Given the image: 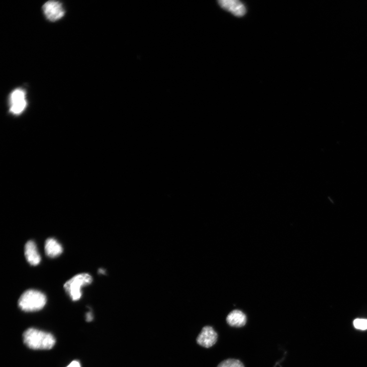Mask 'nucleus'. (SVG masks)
<instances>
[{
	"label": "nucleus",
	"instance_id": "obj_4",
	"mask_svg": "<svg viewBox=\"0 0 367 367\" xmlns=\"http://www.w3.org/2000/svg\"><path fill=\"white\" fill-rule=\"evenodd\" d=\"M10 111L14 114H19L24 110L27 105L26 93L21 88L15 89L10 96Z\"/></svg>",
	"mask_w": 367,
	"mask_h": 367
},
{
	"label": "nucleus",
	"instance_id": "obj_2",
	"mask_svg": "<svg viewBox=\"0 0 367 367\" xmlns=\"http://www.w3.org/2000/svg\"><path fill=\"white\" fill-rule=\"evenodd\" d=\"M47 303V297L41 292L29 289L23 293L18 301L19 308L26 312H33L42 309Z\"/></svg>",
	"mask_w": 367,
	"mask_h": 367
},
{
	"label": "nucleus",
	"instance_id": "obj_1",
	"mask_svg": "<svg viewBox=\"0 0 367 367\" xmlns=\"http://www.w3.org/2000/svg\"><path fill=\"white\" fill-rule=\"evenodd\" d=\"M23 340L27 347L34 350H51L56 343L52 334L34 328L29 329L24 332Z\"/></svg>",
	"mask_w": 367,
	"mask_h": 367
},
{
	"label": "nucleus",
	"instance_id": "obj_9",
	"mask_svg": "<svg viewBox=\"0 0 367 367\" xmlns=\"http://www.w3.org/2000/svg\"><path fill=\"white\" fill-rule=\"evenodd\" d=\"M227 324L234 328H242L247 323L246 315L241 311L235 310L229 313L226 319Z\"/></svg>",
	"mask_w": 367,
	"mask_h": 367
},
{
	"label": "nucleus",
	"instance_id": "obj_8",
	"mask_svg": "<svg viewBox=\"0 0 367 367\" xmlns=\"http://www.w3.org/2000/svg\"><path fill=\"white\" fill-rule=\"evenodd\" d=\"M25 256L27 262L32 266L38 265L41 261L40 256L35 243L28 241L25 246Z\"/></svg>",
	"mask_w": 367,
	"mask_h": 367
},
{
	"label": "nucleus",
	"instance_id": "obj_7",
	"mask_svg": "<svg viewBox=\"0 0 367 367\" xmlns=\"http://www.w3.org/2000/svg\"><path fill=\"white\" fill-rule=\"evenodd\" d=\"M218 4L221 7L236 16H243L246 12L245 5L238 0H220Z\"/></svg>",
	"mask_w": 367,
	"mask_h": 367
},
{
	"label": "nucleus",
	"instance_id": "obj_3",
	"mask_svg": "<svg viewBox=\"0 0 367 367\" xmlns=\"http://www.w3.org/2000/svg\"><path fill=\"white\" fill-rule=\"evenodd\" d=\"M93 278L88 273H81L75 275L65 283L64 288L66 293L73 301L79 300L82 296L81 289L82 287L90 285Z\"/></svg>",
	"mask_w": 367,
	"mask_h": 367
},
{
	"label": "nucleus",
	"instance_id": "obj_13",
	"mask_svg": "<svg viewBox=\"0 0 367 367\" xmlns=\"http://www.w3.org/2000/svg\"><path fill=\"white\" fill-rule=\"evenodd\" d=\"M66 367H81L80 364L79 362L75 361L72 362L70 365Z\"/></svg>",
	"mask_w": 367,
	"mask_h": 367
},
{
	"label": "nucleus",
	"instance_id": "obj_12",
	"mask_svg": "<svg viewBox=\"0 0 367 367\" xmlns=\"http://www.w3.org/2000/svg\"><path fill=\"white\" fill-rule=\"evenodd\" d=\"M354 325L357 329L366 330L367 329V319H357L354 321Z\"/></svg>",
	"mask_w": 367,
	"mask_h": 367
},
{
	"label": "nucleus",
	"instance_id": "obj_6",
	"mask_svg": "<svg viewBox=\"0 0 367 367\" xmlns=\"http://www.w3.org/2000/svg\"><path fill=\"white\" fill-rule=\"evenodd\" d=\"M42 9L45 17L52 21L61 19L65 14L62 4L58 1H50L46 2Z\"/></svg>",
	"mask_w": 367,
	"mask_h": 367
},
{
	"label": "nucleus",
	"instance_id": "obj_10",
	"mask_svg": "<svg viewBox=\"0 0 367 367\" xmlns=\"http://www.w3.org/2000/svg\"><path fill=\"white\" fill-rule=\"evenodd\" d=\"M46 255L54 258L59 256L63 252L61 245L55 239L50 238L46 240L44 245Z\"/></svg>",
	"mask_w": 367,
	"mask_h": 367
},
{
	"label": "nucleus",
	"instance_id": "obj_11",
	"mask_svg": "<svg viewBox=\"0 0 367 367\" xmlns=\"http://www.w3.org/2000/svg\"><path fill=\"white\" fill-rule=\"evenodd\" d=\"M217 367H245L239 360L228 359L221 362Z\"/></svg>",
	"mask_w": 367,
	"mask_h": 367
},
{
	"label": "nucleus",
	"instance_id": "obj_5",
	"mask_svg": "<svg viewBox=\"0 0 367 367\" xmlns=\"http://www.w3.org/2000/svg\"><path fill=\"white\" fill-rule=\"evenodd\" d=\"M218 339V334L211 326L203 327L196 339L200 346L209 349L215 345Z\"/></svg>",
	"mask_w": 367,
	"mask_h": 367
},
{
	"label": "nucleus",
	"instance_id": "obj_14",
	"mask_svg": "<svg viewBox=\"0 0 367 367\" xmlns=\"http://www.w3.org/2000/svg\"><path fill=\"white\" fill-rule=\"evenodd\" d=\"M93 319V315H92L91 313L89 312L87 313L86 314V321L87 322H90Z\"/></svg>",
	"mask_w": 367,
	"mask_h": 367
}]
</instances>
